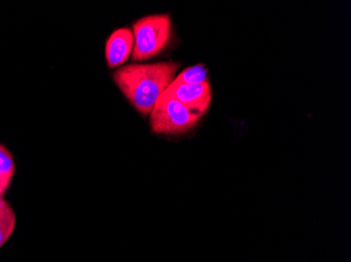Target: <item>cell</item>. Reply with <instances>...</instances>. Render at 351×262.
I'll use <instances>...</instances> for the list:
<instances>
[{
  "instance_id": "cell-6",
  "label": "cell",
  "mask_w": 351,
  "mask_h": 262,
  "mask_svg": "<svg viewBox=\"0 0 351 262\" xmlns=\"http://www.w3.org/2000/svg\"><path fill=\"white\" fill-rule=\"evenodd\" d=\"M16 228V214L9 202L0 200V248L13 235Z\"/></svg>"
},
{
  "instance_id": "cell-2",
  "label": "cell",
  "mask_w": 351,
  "mask_h": 262,
  "mask_svg": "<svg viewBox=\"0 0 351 262\" xmlns=\"http://www.w3.org/2000/svg\"><path fill=\"white\" fill-rule=\"evenodd\" d=\"M171 33L169 14L147 16L134 23V62L149 60L160 54L169 43Z\"/></svg>"
},
{
  "instance_id": "cell-4",
  "label": "cell",
  "mask_w": 351,
  "mask_h": 262,
  "mask_svg": "<svg viewBox=\"0 0 351 262\" xmlns=\"http://www.w3.org/2000/svg\"><path fill=\"white\" fill-rule=\"evenodd\" d=\"M165 92L200 117L207 112L212 101V88L208 80L195 86L177 83L173 81Z\"/></svg>"
},
{
  "instance_id": "cell-5",
  "label": "cell",
  "mask_w": 351,
  "mask_h": 262,
  "mask_svg": "<svg viewBox=\"0 0 351 262\" xmlns=\"http://www.w3.org/2000/svg\"><path fill=\"white\" fill-rule=\"evenodd\" d=\"M134 35L128 27L116 29L106 44V59L108 68H116L129 60L133 53Z\"/></svg>"
},
{
  "instance_id": "cell-1",
  "label": "cell",
  "mask_w": 351,
  "mask_h": 262,
  "mask_svg": "<svg viewBox=\"0 0 351 262\" xmlns=\"http://www.w3.org/2000/svg\"><path fill=\"white\" fill-rule=\"evenodd\" d=\"M181 64L173 61L133 63L118 68L114 81L138 112L147 116L161 94L175 80Z\"/></svg>"
},
{
  "instance_id": "cell-7",
  "label": "cell",
  "mask_w": 351,
  "mask_h": 262,
  "mask_svg": "<svg viewBox=\"0 0 351 262\" xmlns=\"http://www.w3.org/2000/svg\"><path fill=\"white\" fill-rule=\"evenodd\" d=\"M207 79V70L203 65L198 64L191 66L186 70L181 72L178 76L176 77L175 82L177 83L189 84V86H195V84H201Z\"/></svg>"
},
{
  "instance_id": "cell-8",
  "label": "cell",
  "mask_w": 351,
  "mask_h": 262,
  "mask_svg": "<svg viewBox=\"0 0 351 262\" xmlns=\"http://www.w3.org/2000/svg\"><path fill=\"white\" fill-rule=\"evenodd\" d=\"M16 166L11 153L5 146L0 145V177L11 182L15 174Z\"/></svg>"
},
{
  "instance_id": "cell-9",
  "label": "cell",
  "mask_w": 351,
  "mask_h": 262,
  "mask_svg": "<svg viewBox=\"0 0 351 262\" xmlns=\"http://www.w3.org/2000/svg\"><path fill=\"white\" fill-rule=\"evenodd\" d=\"M11 182L10 181H7V179H3V177H0V200L3 198V194H5V190H7L8 187L10 186Z\"/></svg>"
},
{
  "instance_id": "cell-3",
  "label": "cell",
  "mask_w": 351,
  "mask_h": 262,
  "mask_svg": "<svg viewBox=\"0 0 351 262\" xmlns=\"http://www.w3.org/2000/svg\"><path fill=\"white\" fill-rule=\"evenodd\" d=\"M149 114L152 130L158 135H183L196 127L201 119L167 92L159 96Z\"/></svg>"
}]
</instances>
